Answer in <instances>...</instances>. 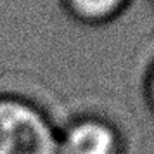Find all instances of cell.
<instances>
[{
	"label": "cell",
	"mask_w": 154,
	"mask_h": 154,
	"mask_svg": "<svg viewBox=\"0 0 154 154\" xmlns=\"http://www.w3.org/2000/svg\"><path fill=\"white\" fill-rule=\"evenodd\" d=\"M63 154H126L119 126L100 114H78L61 125Z\"/></svg>",
	"instance_id": "2"
},
{
	"label": "cell",
	"mask_w": 154,
	"mask_h": 154,
	"mask_svg": "<svg viewBox=\"0 0 154 154\" xmlns=\"http://www.w3.org/2000/svg\"><path fill=\"white\" fill-rule=\"evenodd\" d=\"M0 154H63L61 126L28 99L0 95Z\"/></svg>",
	"instance_id": "1"
},
{
	"label": "cell",
	"mask_w": 154,
	"mask_h": 154,
	"mask_svg": "<svg viewBox=\"0 0 154 154\" xmlns=\"http://www.w3.org/2000/svg\"><path fill=\"white\" fill-rule=\"evenodd\" d=\"M80 14L88 17H102L112 12L121 0H71Z\"/></svg>",
	"instance_id": "3"
},
{
	"label": "cell",
	"mask_w": 154,
	"mask_h": 154,
	"mask_svg": "<svg viewBox=\"0 0 154 154\" xmlns=\"http://www.w3.org/2000/svg\"><path fill=\"white\" fill-rule=\"evenodd\" d=\"M146 99H147V106L151 112L154 114V69L151 71V76L147 80V87H146Z\"/></svg>",
	"instance_id": "4"
}]
</instances>
